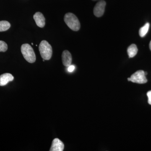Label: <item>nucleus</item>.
I'll list each match as a JSON object with an SVG mask.
<instances>
[{
	"label": "nucleus",
	"instance_id": "1a4fd4ad",
	"mask_svg": "<svg viewBox=\"0 0 151 151\" xmlns=\"http://www.w3.org/2000/svg\"><path fill=\"white\" fill-rule=\"evenodd\" d=\"M14 76L9 73H5L0 76V86L6 85L10 81H13Z\"/></svg>",
	"mask_w": 151,
	"mask_h": 151
},
{
	"label": "nucleus",
	"instance_id": "6e6552de",
	"mask_svg": "<svg viewBox=\"0 0 151 151\" xmlns=\"http://www.w3.org/2000/svg\"><path fill=\"white\" fill-rule=\"evenodd\" d=\"M63 64L65 66L68 67L71 65L72 62V56L68 50H65L63 51L62 54Z\"/></svg>",
	"mask_w": 151,
	"mask_h": 151
},
{
	"label": "nucleus",
	"instance_id": "f3484780",
	"mask_svg": "<svg viewBox=\"0 0 151 151\" xmlns=\"http://www.w3.org/2000/svg\"><path fill=\"white\" fill-rule=\"evenodd\" d=\"M93 1H102V0H92Z\"/></svg>",
	"mask_w": 151,
	"mask_h": 151
},
{
	"label": "nucleus",
	"instance_id": "f03ea898",
	"mask_svg": "<svg viewBox=\"0 0 151 151\" xmlns=\"http://www.w3.org/2000/svg\"><path fill=\"white\" fill-rule=\"evenodd\" d=\"M21 52L24 59L29 63L35 62L36 58L34 51L31 46L28 44H24L22 45Z\"/></svg>",
	"mask_w": 151,
	"mask_h": 151
},
{
	"label": "nucleus",
	"instance_id": "0eeeda50",
	"mask_svg": "<svg viewBox=\"0 0 151 151\" xmlns=\"http://www.w3.org/2000/svg\"><path fill=\"white\" fill-rule=\"evenodd\" d=\"M33 18L38 27L40 28L44 27L45 24V19L43 15L40 12H37L35 14Z\"/></svg>",
	"mask_w": 151,
	"mask_h": 151
},
{
	"label": "nucleus",
	"instance_id": "20e7f679",
	"mask_svg": "<svg viewBox=\"0 0 151 151\" xmlns=\"http://www.w3.org/2000/svg\"><path fill=\"white\" fill-rule=\"evenodd\" d=\"M127 79L128 81L139 84H145L147 81L145 74V72L142 70H139L136 71L131 76L130 78H128Z\"/></svg>",
	"mask_w": 151,
	"mask_h": 151
},
{
	"label": "nucleus",
	"instance_id": "4468645a",
	"mask_svg": "<svg viewBox=\"0 0 151 151\" xmlns=\"http://www.w3.org/2000/svg\"><path fill=\"white\" fill-rule=\"evenodd\" d=\"M147 96L148 99V102L150 105H151V91L147 92Z\"/></svg>",
	"mask_w": 151,
	"mask_h": 151
},
{
	"label": "nucleus",
	"instance_id": "39448f33",
	"mask_svg": "<svg viewBox=\"0 0 151 151\" xmlns=\"http://www.w3.org/2000/svg\"><path fill=\"white\" fill-rule=\"evenodd\" d=\"M106 2L104 1H99L96 4V5L94 7L93 12L95 16L97 17H102L105 12Z\"/></svg>",
	"mask_w": 151,
	"mask_h": 151
},
{
	"label": "nucleus",
	"instance_id": "ddd939ff",
	"mask_svg": "<svg viewBox=\"0 0 151 151\" xmlns=\"http://www.w3.org/2000/svg\"><path fill=\"white\" fill-rule=\"evenodd\" d=\"M8 45L5 42L0 40V52H5L7 50Z\"/></svg>",
	"mask_w": 151,
	"mask_h": 151
},
{
	"label": "nucleus",
	"instance_id": "423d86ee",
	"mask_svg": "<svg viewBox=\"0 0 151 151\" xmlns=\"http://www.w3.org/2000/svg\"><path fill=\"white\" fill-rule=\"evenodd\" d=\"M64 145L63 142L58 138H55L52 141L50 151H63L64 150Z\"/></svg>",
	"mask_w": 151,
	"mask_h": 151
},
{
	"label": "nucleus",
	"instance_id": "f257e3e1",
	"mask_svg": "<svg viewBox=\"0 0 151 151\" xmlns=\"http://www.w3.org/2000/svg\"><path fill=\"white\" fill-rule=\"evenodd\" d=\"M64 20L68 26L72 30L77 31L80 29L81 27L80 22L74 14L71 13L65 14Z\"/></svg>",
	"mask_w": 151,
	"mask_h": 151
},
{
	"label": "nucleus",
	"instance_id": "f8f14e48",
	"mask_svg": "<svg viewBox=\"0 0 151 151\" xmlns=\"http://www.w3.org/2000/svg\"><path fill=\"white\" fill-rule=\"evenodd\" d=\"M11 24L6 21H0V32H4L10 28Z\"/></svg>",
	"mask_w": 151,
	"mask_h": 151
},
{
	"label": "nucleus",
	"instance_id": "7ed1b4c3",
	"mask_svg": "<svg viewBox=\"0 0 151 151\" xmlns=\"http://www.w3.org/2000/svg\"><path fill=\"white\" fill-rule=\"evenodd\" d=\"M39 49L41 56L43 59L45 60H49L50 59L52 56V47L47 41H42L40 44Z\"/></svg>",
	"mask_w": 151,
	"mask_h": 151
},
{
	"label": "nucleus",
	"instance_id": "9d476101",
	"mask_svg": "<svg viewBox=\"0 0 151 151\" xmlns=\"http://www.w3.org/2000/svg\"><path fill=\"white\" fill-rule=\"evenodd\" d=\"M138 48L137 45L134 44L131 45L127 49V53L129 58L134 57L137 54Z\"/></svg>",
	"mask_w": 151,
	"mask_h": 151
},
{
	"label": "nucleus",
	"instance_id": "2eb2a0df",
	"mask_svg": "<svg viewBox=\"0 0 151 151\" xmlns=\"http://www.w3.org/2000/svg\"><path fill=\"white\" fill-rule=\"evenodd\" d=\"M74 69H75V66L73 65H70L68 68V71L69 72H73Z\"/></svg>",
	"mask_w": 151,
	"mask_h": 151
},
{
	"label": "nucleus",
	"instance_id": "9b49d317",
	"mask_svg": "<svg viewBox=\"0 0 151 151\" xmlns=\"http://www.w3.org/2000/svg\"><path fill=\"white\" fill-rule=\"evenodd\" d=\"M149 27H150V24L147 23L145 24L139 30V34L141 37H143L147 34L148 32Z\"/></svg>",
	"mask_w": 151,
	"mask_h": 151
},
{
	"label": "nucleus",
	"instance_id": "dca6fc26",
	"mask_svg": "<svg viewBox=\"0 0 151 151\" xmlns=\"http://www.w3.org/2000/svg\"><path fill=\"white\" fill-rule=\"evenodd\" d=\"M150 50H151V41H150Z\"/></svg>",
	"mask_w": 151,
	"mask_h": 151
}]
</instances>
